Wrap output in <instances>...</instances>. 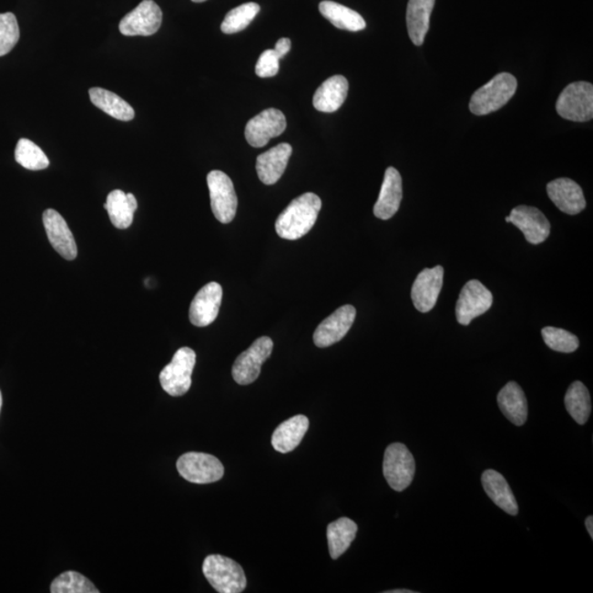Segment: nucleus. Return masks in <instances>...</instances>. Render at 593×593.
Wrapping results in <instances>:
<instances>
[{
	"mask_svg": "<svg viewBox=\"0 0 593 593\" xmlns=\"http://www.w3.org/2000/svg\"><path fill=\"white\" fill-rule=\"evenodd\" d=\"M292 148L291 144L281 143L261 154L256 159V172L261 183L274 185L284 174L288 161L291 157Z\"/></svg>",
	"mask_w": 593,
	"mask_h": 593,
	"instance_id": "aec40b11",
	"label": "nucleus"
},
{
	"mask_svg": "<svg viewBox=\"0 0 593 593\" xmlns=\"http://www.w3.org/2000/svg\"><path fill=\"white\" fill-rule=\"evenodd\" d=\"M322 207V199L313 192H306L299 196L277 218L275 224L277 234L290 241L302 239L317 222Z\"/></svg>",
	"mask_w": 593,
	"mask_h": 593,
	"instance_id": "f257e3e1",
	"label": "nucleus"
},
{
	"mask_svg": "<svg viewBox=\"0 0 593 593\" xmlns=\"http://www.w3.org/2000/svg\"><path fill=\"white\" fill-rule=\"evenodd\" d=\"M547 195L558 210L567 215L584 211L587 202L581 187L569 179H558L548 183Z\"/></svg>",
	"mask_w": 593,
	"mask_h": 593,
	"instance_id": "a211bd4d",
	"label": "nucleus"
},
{
	"mask_svg": "<svg viewBox=\"0 0 593 593\" xmlns=\"http://www.w3.org/2000/svg\"><path fill=\"white\" fill-rule=\"evenodd\" d=\"M356 318V309L351 304L335 310L314 331L313 341L318 347H329L338 343L349 332Z\"/></svg>",
	"mask_w": 593,
	"mask_h": 593,
	"instance_id": "4468645a",
	"label": "nucleus"
},
{
	"mask_svg": "<svg viewBox=\"0 0 593 593\" xmlns=\"http://www.w3.org/2000/svg\"><path fill=\"white\" fill-rule=\"evenodd\" d=\"M558 115L566 120L587 122L593 117V87L588 82L571 83L559 95Z\"/></svg>",
	"mask_w": 593,
	"mask_h": 593,
	"instance_id": "423d86ee",
	"label": "nucleus"
},
{
	"mask_svg": "<svg viewBox=\"0 0 593 593\" xmlns=\"http://www.w3.org/2000/svg\"><path fill=\"white\" fill-rule=\"evenodd\" d=\"M309 429L306 415L299 414L282 422L271 436V445L281 454L292 452L301 445Z\"/></svg>",
	"mask_w": 593,
	"mask_h": 593,
	"instance_id": "412c9836",
	"label": "nucleus"
},
{
	"mask_svg": "<svg viewBox=\"0 0 593 593\" xmlns=\"http://www.w3.org/2000/svg\"><path fill=\"white\" fill-rule=\"evenodd\" d=\"M15 158L21 167L29 170L46 169L50 165L45 152L28 138H20L15 147Z\"/></svg>",
	"mask_w": 593,
	"mask_h": 593,
	"instance_id": "7c9ffc66",
	"label": "nucleus"
},
{
	"mask_svg": "<svg viewBox=\"0 0 593 593\" xmlns=\"http://www.w3.org/2000/svg\"><path fill=\"white\" fill-rule=\"evenodd\" d=\"M493 293L477 280L469 281L463 287L456 302V319L462 325H469L493 307Z\"/></svg>",
	"mask_w": 593,
	"mask_h": 593,
	"instance_id": "9d476101",
	"label": "nucleus"
},
{
	"mask_svg": "<svg viewBox=\"0 0 593 593\" xmlns=\"http://www.w3.org/2000/svg\"><path fill=\"white\" fill-rule=\"evenodd\" d=\"M195 365L196 353L189 347H181L176 352L172 362L159 373V382L164 392L173 397H180L189 393Z\"/></svg>",
	"mask_w": 593,
	"mask_h": 593,
	"instance_id": "39448f33",
	"label": "nucleus"
},
{
	"mask_svg": "<svg viewBox=\"0 0 593 593\" xmlns=\"http://www.w3.org/2000/svg\"><path fill=\"white\" fill-rule=\"evenodd\" d=\"M383 470L390 487L400 493L414 482V457L403 443H394L384 451Z\"/></svg>",
	"mask_w": 593,
	"mask_h": 593,
	"instance_id": "20e7f679",
	"label": "nucleus"
},
{
	"mask_svg": "<svg viewBox=\"0 0 593 593\" xmlns=\"http://www.w3.org/2000/svg\"><path fill=\"white\" fill-rule=\"evenodd\" d=\"M191 2H194V3L199 4V3L207 2V0H191Z\"/></svg>",
	"mask_w": 593,
	"mask_h": 593,
	"instance_id": "a19ab883",
	"label": "nucleus"
},
{
	"mask_svg": "<svg viewBox=\"0 0 593 593\" xmlns=\"http://www.w3.org/2000/svg\"><path fill=\"white\" fill-rule=\"evenodd\" d=\"M320 13L336 28L357 32L366 28V21L359 13L343 5L324 0L319 5Z\"/></svg>",
	"mask_w": 593,
	"mask_h": 593,
	"instance_id": "bb28decb",
	"label": "nucleus"
},
{
	"mask_svg": "<svg viewBox=\"0 0 593 593\" xmlns=\"http://www.w3.org/2000/svg\"><path fill=\"white\" fill-rule=\"evenodd\" d=\"M20 30L13 13L0 14V56L8 55L18 44Z\"/></svg>",
	"mask_w": 593,
	"mask_h": 593,
	"instance_id": "f704fd0d",
	"label": "nucleus"
},
{
	"mask_svg": "<svg viewBox=\"0 0 593 593\" xmlns=\"http://www.w3.org/2000/svg\"><path fill=\"white\" fill-rule=\"evenodd\" d=\"M274 343L269 336L256 340L250 349L243 352L234 362L232 376L235 383L247 386L259 378L261 365L271 355Z\"/></svg>",
	"mask_w": 593,
	"mask_h": 593,
	"instance_id": "1a4fd4ad",
	"label": "nucleus"
},
{
	"mask_svg": "<svg viewBox=\"0 0 593 593\" xmlns=\"http://www.w3.org/2000/svg\"><path fill=\"white\" fill-rule=\"evenodd\" d=\"M498 405L501 413L513 424H526L528 414L527 400L525 392L516 382H510L498 394Z\"/></svg>",
	"mask_w": 593,
	"mask_h": 593,
	"instance_id": "b1692460",
	"label": "nucleus"
},
{
	"mask_svg": "<svg viewBox=\"0 0 593 593\" xmlns=\"http://www.w3.org/2000/svg\"><path fill=\"white\" fill-rule=\"evenodd\" d=\"M2 405H3V395H2V392H0V410H2Z\"/></svg>",
	"mask_w": 593,
	"mask_h": 593,
	"instance_id": "ea45409f",
	"label": "nucleus"
},
{
	"mask_svg": "<svg viewBox=\"0 0 593 593\" xmlns=\"http://www.w3.org/2000/svg\"><path fill=\"white\" fill-rule=\"evenodd\" d=\"M52 593H99L93 582L77 571H66L51 585Z\"/></svg>",
	"mask_w": 593,
	"mask_h": 593,
	"instance_id": "473e14b6",
	"label": "nucleus"
},
{
	"mask_svg": "<svg viewBox=\"0 0 593 593\" xmlns=\"http://www.w3.org/2000/svg\"><path fill=\"white\" fill-rule=\"evenodd\" d=\"M286 127V117L281 110L266 109L248 122L245 127V138L250 147L263 148L271 138L284 133Z\"/></svg>",
	"mask_w": 593,
	"mask_h": 593,
	"instance_id": "f8f14e48",
	"label": "nucleus"
},
{
	"mask_svg": "<svg viewBox=\"0 0 593 593\" xmlns=\"http://www.w3.org/2000/svg\"><path fill=\"white\" fill-rule=\"evenodd\" d=\"M89 97L97 108L115 118V119L131 121L135 118L136 114L132 107L119 96L109 92V90L100 87L89 89Z\"/></svg>",
	"mask_w": 593,
	"mask_h": 593,
	"instance_id": "c85d7f7f",
	"label": "nucleus"
},
{
	"mask_svg": "<svg viewBox=\"0 0 593 593\" xmlns=\"http://www.w3.org/2000/svg\"><path fill=\"white\" fill-rule=\"evenodd\" d=\"M280 60L274 50L264 51L256 64V75L261 78L275 77L280 72Z\"/></svg>",
	"mask_w": 593,
	"mask_h": 593,
	"instance_id": "c9c22d12",
	"label": "nucleus"
},
{
	"mask_svg": "<svg viewBox=\"0 0 593 593\" xmlns=\"http://www.w3.org/2000/svg\"><path fill=\"white\" fill-rule=\"evenodd\" d=\"M291 47V42L287 37H281L275 46L274 51L280 58L284 57L288 53H290Z\"/></svg>",
	"mask_w": 593,
	"mask_h": 593,
	"instance_id": "e433bc0d",
	"label": "nucleus"
},
{
	"mask_svg": "<svg viewBox=\"0 0 593 593\" xmlns=\"http://www.w3.org/2000/svg\"><path fill=\"white\" fill-rule=\"evenodd\" d=\"M387 593H414V591H413V590H405V589H403V590L395 589V590H392V591H387Z\"/></svg>",
	"mask_w": 593,
	"mask_h": 593,
	"instance_id": "58836bf2",
	"label": "nucleus"
},
{
	"mask_svg": "<svg viewBox=\"0 0 593 593\" xmlns=\"http://www.w3.org/2000/svg\"><path fill=\"white\" fill-rule=\"evenodd\" d=\"M565 407L577 424H586L591 414V398L584 383L575 382L570 384L565 395Z\"/></svg>",
	"mask_w": 593,
	"mask_h": 593,
	"instance_id": "c756f323",
	"label": "nucleus"
},
{
	"mask_svg": "<svg viewBox=\"0 0 593 593\" xmlns=\"http://www.w3.org/2000/svg\"><path fill=\"white\" fill-rule=\"evenodd\" d=\"M517 81L510 73H500L470 99L469 109L476 116H486L499 110L515 96Z\"/></svg>",
	"mask_w": 593,
	"mask_h": 593,
	"instance_id": "f03ea898",
	"label": "nucleus"
},
{
	"mask_svg": "<svg viewBox=\"0 0 593 593\" xmlns=\"http://www.w3.org/2000/svg\"><path fill=\"white\" fill-rule=\"evenodd\" d=\"M435 0H409L407 8V26L411 41L416 46L424 44L430 29V19Z\"/></svg>",
	"mask_w": 593,
	"mask_h": 593,
	"instance_id": "393cba45",
	"label": "nucleus"
},
{
	"mask_svg": "<svg viewBox=\"0 0 593 593\" xmlns=\"http://www.w3.org/2000/svg\"><path fill=\"white\" fill-rule=\"evenodd\" d=\"M202 573L219 593H240L247 588L241 566L222 555H210L202 565Z\"/></svg>",
	"mask_w": 593,
	"mask_h": 593,
	"instance_id": "7ed1b4c3",
	"label": "nucleus"
},
{
	"mask_svg": "<svg viewBox=\"0 0 593 593\" xmlns=\"http://www.w3.org/2000/svg\"><path fill=\"white\" fill-rule=\"evenodd\" d=\"M260 10V5L256 3L240 5L239 7L230 10L221 24V31L226 35H233L247 29Z\"/></svg>",
	"mask_w": 593,
	"mask_h": 593,
	"instance_id": "2f4dec72",
	"label": "nucleus"
},
{
	"mask_svg": "<svg viewBox=\"0 0 593 593\" xmlns=\"http://www.w3.org/2000/svg\"><path fill=\"white\" fill-rule=\"evenodd\" d=\"M357 530L359 527L356 523L349 517H341L330 523L327 537L331 558L338 559L350 548L356 537Z\"/></svg>",
	"mask_w": 593,
	"mask_h": 593,
	"instance_id": "cd10ccee",
	"label": "nucleus"
},
{
	"mask_svg": "<svg viewBox=\"0 0 593 593\" xmlns=\"http://www.w3.org/2000/svg\"><path fill=\"white\" fill-rule=\"evenodd\" d=\"M402 175L394 168H388L379 192L378 200L373 206V215L382 220H389L398 212L403 200Z\"/></svg>",
	"mask_w": 593,
	"mask_h": 593,
	"instance_id": "6ab92c4d",
	"label": "nucleus"
},
{
	"mask_svg": "<svg viewBox=\"0 0 593 593\" xmlns=\"http://www.w3.org/2000/svg\"><path fill=\"white\" fill-rule=\"evenodd\" d=\"M542 336L550 350L559 353H574L578 350L579 340L568 331L547 327L542 330Z\"/></svg>",
	"mask_w": 593,
	"mask_h": 593,
	"instance_id": "72a5a7b5",
	"label": "nucleus"
},
{
	"mask_svg": "<svg viewBox=\"0 0 593 593\" xmlns=\"http://www.w3.org/2000/svg\"><path fill=\"white\" fill-rule=\"evenodd\" d=\"M163 13L154 0H143L138 6L120 21L119 30L127 36H148L161 28Z\"/></svg>",
	"mask_w": 593,
	"mask_h": 593,
	"instance_id": "9b49d317",
	"label": "nucleus"
},
{
	"mask_svg": "<svg viewBox=\"0 0 593 593\" xmlns=\"http://www.w3.org/2000/svg\"><path fill=\"white\" fill-rule=\"evenodd\" d=\"M443 279L445 269L441 265L435 266V269H424L416 277L411 291V299L418 312H430L435 307L442 291Z\"/></svg>",
	"mask_w": 593,
	"mask_h": 593,
	"instance_id": "ddd939ff",
	"label": "nucleus"
},
{
	"mask_svg": "<svg viewBox=\"0 0 593 593\" xmlns=\"http://www.w3.org/2000/svg\"><path fill=\"white\" fill-rule=\"evenodd\" d=\"M509 222L521 230L528 243L537 245L547 241L550 223L541 210L528 206H517L509 216Z\"/></svg>",
	"mask_w": 593,
	"mask_h": 593,
	"instance_id": "dca6fc26",
	"label": "nucleus"
},
{
	"mask_svg": "<svg viewBox=\"0 0 593 593\" xmlns=\"http://www.w3.org/2000/svg\"><path fill=\"white\" fill-rule=\"evenodd\" d=\"M105 210L108 212L110 221L117 229H128L133 222V216L138 210V201L135 195L126 194L125 191L116 189L107 197Z\"/></svg>",
	"mask_w": 593,
	"mask_h": 593,
	"instance_id": "a878e982",
	"label": "nucleus"
},
{
	"mask_svg": "<svg viewBox=\"0 0 593 593\" xmlns=\"http://www.w3.org/2000/svg\"><path fill=\"white\" fill-rule=\"evenodd\" d=\"M44 224L53 249L63 259L73 261L77 258V245L73 233L69 230L64 218L55 210H46L44 212Z\"/></svg>",
	"mask_w": 593,
	"mask_h": 593,
	"instance_id": "f3484780",
	"label": "nucleus"
},
{
	"mask_svg": "<svg viewBox=\"0 0 593 593\" xmlns=\"http://www.w3.org/2000/svg\"><path fill=\"white\" fill-rule=\"evenodd\" d=\"M181 477L192 484H212L223 477L224 467L219 459L206 453H186L176 464Z\"/></svg>",
	"mask_w": 593,
	"mask_h": 593,
	"instance_id": "0eeeda50",
	"label": "nucleus"
},
{
	"mask_svg": "<svg viewBox=\"0 0 593 593\" xmlns=\"http://www.w3.org/2000/svg\"><path fill=\"white\" fill-rule=\"evenodd\" d=\"M211 210L218 221L230 223L237 215L238 197L231 179L221 170H212L207 176Z\"/></svg>",
	"mask_w": 593,
	"mask_h": 593,
	"instance_id": "6e6552de",
	"label": "nucleus"
},
{
	"mask_svg": "<svg viewBox=\"0 0 593 593\" xmlns=\"http://www.w3.org/2000/svg\"><path fill=\"white\" fill-rule=\"evenodd\" d=\"M222 287L212 281L202 287L191 302L189 309L190 322L196 327L210 325L218 317L222 302Z\"/></svg>",
	"mask_w": 593,
	"mask_h": 593,
	"instance_id": "2eb2a0df",
	"label": "nucleus"
},
{
	"mask_svg": "<svg viewBox=\"0 0 593 593\" xmlns=\"http://www.w3.org/2000/svg\"><path fill=\"white\" fill-rule=\"evenodd\" d=\"M482 483L486 494L501 510L510 516H516L519 513L516 496L513 495L509 484L500 473L494 469L486 470L482 476Z\"/></svg>",
	"mask_w": 593,
	"mask_h": 593,
	"instance_id": "5701e85b",
	"label": "nucleus"
},
{
	"mask_svg": "<svg viewBox=\"0 0 593 593\" xmlns=\"http://www.w3.org/2000/svg\"><path fill=\"white\" fill-rule=\"evenodd\" d=\"M349 93V82L342 75H335L323 82L313 96V107L322 112H335L343 106Z\"/></svg>",
	"mask_w": 593,
	"mask_h": 593,
	"instance_id": "4be33fe9",
	"label": "nucleus"
},
{
	"mask_svg": "<svg viewBox=\"0 0 593 593\" xmlns=\"http://www.w3.org/2000/svg\"><path fill=\"white\" fill-rule=\"evenodd\" d=\"M586 527L588 533H589V536L593 538V517L591 516H588L586 519Z\"/></svg>",
	"mask_w": 593,
	"mask_h": 593,
	"instance_id": "4c0bfd02",
	"label": "nucleus"
}]
</instances>
